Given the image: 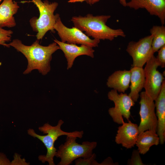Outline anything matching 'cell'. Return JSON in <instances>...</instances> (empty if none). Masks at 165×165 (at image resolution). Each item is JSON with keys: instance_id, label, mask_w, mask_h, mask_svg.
<instances>
[{"instance_id": "1", "label": "cell", "mask_w": 165, "mask_h": 165, "mask_svg": "<svg viewBox=\"0 0 165 165\" xmlns=\"http://www.w3.org/2000/svg\"><path fill=\"white\" fill-rule=\"evenodd\" d=\"M37 40L31 46H26L23 44L21 40L15 39L9 44L14 47L17 51L21 53L26 58L28 61L27 69L23 72L24 74L31 72L37 69L43 75H46L50 70V62L52 55L59 47L55 42L48 46L41 45Z\"/></svg>"}, {"instance_id": "2", "label": "cell", "mask_w": 165, "mask_h": 165, "mask_svg": "<svg viewBox=\"0 0 165 165\" xmlns=\"http://www.w3.org/2000/svg\"><path fill=\"white\" fill-rule=\"evenodd\" d=\"M110 17V15L94 16L89 13L83 16H73L71 21L74 27L94 39L112 41L118 36L125 37L126 35L122 29H113L106 25Z\"/></svg>"}, {"instance_id": "3", "label": "cell", "mask_w": 165, "mask_h": 165, "mask_svg": "<svg viewBox=\"0 0 165 165\" xmlns=\"http://www.w3.org/2000/svg\"><path fill=\"white\" fill-rule=\"evenodd\" d=\"M64 122L61 119L58 121L57 125L53 126L49 123H45L42 126L39 127L38 129L43 134H47L45 135H41L36 134L32 129L28 130V134L34 138H37L44 144L47 149L46 155H40L38 157L39 160L42 163L47 162L49 165H54L53 158L57 152V150L54 147V144L58 138L62 135L74 136L80 138H82L84 134L82 130L68 132L62 130L61 127Z\"/></svg>"}, {"instance_id": "4", "label": "cell", "mask_w": 165, "mask_h": 165, "mask_svg": "<svg viewBox=\"0 0 165 165\" xmlns=\"http://www.w3.org/2000/svg\"><path fill=\"white\" fill-rule=\"evenodd\" d=\"M27 2H33L38 8L40 15L38 18L33 17L30 22L33 30L37 32L36 36L38 40L42 39L46 33L51 30L54 31V26L59 14H54L58 4L56 2H49L47 0H31Z\"/></svg>"}, {"instance_id": "5", "label": "cell", "mask_w": 165, "mask_h": 165, "mask_svg": "<svg viewBox=\"0 0 165 165\" xmlns=\"http://www.w3.org/2000/svg\"><path fill=\"white\" fill-rule=\"evenodd\" d=\"M77 138L67 136L66 141L59 146L55 156L61 159L57 165H69L79 158H87L92 155L97 142L85 141L79 144L76 141Z\"/></svg>"}, {"instance_id": "6", "label": "cell", "mask_w": 165, "mask_h": 165, "mask_svg": "<svg viewBox=\"0 0 165 165\" xmlns=\"http://www.w3.org/2000/svg\"><path fill=\"white\" fill-rule=\"evenodd\" d=\"M144 69L145 92L155 101L158 96L164 80L163 75L157 70L160 66L156 57L152 55L146 62Z\"/></svg>"}, {"instance_id": "7", "label": "cell", "mask_w": 165, "mask_h": 165, "mask_svg": "<svg viewBox=\"0 0 165 165\" xmlns=\"http://www.w3.org/2000/svg\"><path fill=\"white\" fill-rule=\"evenodd\" d=\"M54 29L61 39V42L69 44H80L91 47L98 46L100 40L91 39L82 31L75 27L68 28L61 21L60 15L56 20Z\"/></svg>"}, {"instance_id": "8", "label": "cell", "mask_w": 165, "mask_h": 165, "mask_svg": "<svg viewBox=\"0 0 165 165\" xmlns=\"http://www.w3.org/2000/svg\"><path fill=\"white\" fill-rule=\"evenodd\" d=\"M108 97L115 105L114 107L110 108L108 110L113 121L118 124H122L123 120V117L128 120L130 116L131 108L135 104L131 97L124 93L119 94L114 89L108 92Z\"/></svg>"}, {"instance_id": "9", "label": "cell", "mask_w": 165, "mask_h": 165, "mask_svg": "<svg viewBox=\"0 0 165 165\" xmlns=\"http://www.w3.org/2000/svg\"><path fill=\"white\" fill-rule=\"evenodd\" d=\"M139 114L141 121L138 126L139 133L148 130L157 133L158 120L155 112L154 101L145 91L141 93Z\"/></svg>"}, {"instance_id": "10", "label": "cell", "mask_w": 165, "mask_h": 165, "mask_svg": "<svg viewBox=\"0 0 165 165\" xmlns=\"http://www.w3.org/2000/svg\"><path fill=\"white\" fill-rule=\"evenodd\" d=\"M152 35L140 39L137 42H130L126 51L133 60L132 67H143L153 55L152 47Z\"/></svg>"}, {"instance_id": "11", "label": "cell", "mask_w": 165, "mask_h": 165, "mask_svg": "<svg viewBox=\"0 0 165 165\" xmlns=\"http://www.w3.org/2000/svg\"><path fill=\"white\" fill-rule=\"evenodd\" d=\"M126 6L135 10L145 9L152 15L157 16L162 25L165 22V0H130Z\"/></svg>"}, {"instance_id": "12", "label": "cell", "mask_w": 165, "mask_h": 165, "mask_svg": "<svg viewBox=\"0 0 165 165\" xmlns=\"http://www.w3.org/2000/svg\"><path fill=\"white\" fill-rule=\"evenodd\" d=\"M122 125L118 128L115 141L127 149L134 147L139 134L138 126L129 120L128 123L122 121Z\"/></svg>"}, {"instance_id": "13", "label": "cell", "mask_w": 165, "mask_h": 165, "mask_svg": "<svg viewBox=\"0 0 165 165\" xmlns=\"http://www.w3.org/2000/svg\"><path fill=\"white\" fill-rule=\"evenodd\" d=\"M58 45L59 49L64 53L67 61V69L71 68L75 59L78 57L86 55L93 58L94 50L92 47L84 45L78 46L75 44H69L60 41L56 39L54 40Z\"/></svg>"}, {"instance_id": "14", "label": "cell", "mask_w": 165, "mask_h": 165, "mask_svg": "<svg viewBox=\"0 0 165 165\" xmlns=\"http://www.w3.org/2000/svg\"><path fill=\"white\" fill-rule=\"evenodd\" d=\"M155 101L156 113L158 120L157 134L160 143L163 144L165 141V81L163 82L160 92Z\"/></svg>"}, {"instance_id": "15", "label": "cell", "mask_w": 165, "mask_h": 165, "mask_svg": "<svg viewBox=\"0 0 165 165\" xmlns=\"http://www.w3.org/2000/svg\"><path fill=\"white\" fill-rule=\"evenodd\" d=\"M19 7L13 0H3L0 5V27H13L16 25L13 15Z\"/></svg>"}, {"instance_id": "16", "label": "cell", "mask_w": 165, "mask_h": 165, "mask_svg": "<svg viewBox=\"0 0 165 165\" xmlns=\"http://www.w3.org/2000/svg\"><path fill=\"white\" fill-rule=\"evenodd\" d=\"M131 76L130 70H118L109 76L107 85L118 92L124 93L129 87Z\"/></svg>"}, {"instance_id": "17", "label": "cell", "mask_w": 165, "mask_h": 165, "mask_svg": "<svg viewBox=\"0 0 165 165\" xmlns=\"http://www.w3.org/2000/svg\"><path fill=\"white\" fill-rule=\"evenodd\" d=\"M130 71V92L128 95L135 102L138 101L140 96L139 93L144 87L145 75L143 67H132Z\"/></svg>"}, {"instance_id": "18", "label": "cell", "mask_w": 165, "mask_h": 165, "mask_svg": "<svg viewBox=\"0 0 165 165\" xmlns=\"http://www.w3.org/2000/svg\"><path fill=\"white\" fill-rule=\"evenodd\" d=\"M160 143V138L156 132L148 130L139 134L135 145L141 154L144 155L153 145H157Z\"/></svg>"}, {"instance_id": "19", "label": "cell", "mask_w": 165, "mask_h": 165, "mask_svg": "<svg viewBox=\"0 0 165 165\" xmlns=\"http://www.w3.org/2000/svg\"><path fill=\"white\" fill-rule=\"evenodd\" d=\"M150 32L152 36V47L154 53L165 45V27L163 25L153 26Z\"/></svg>"}, {"instance_id": "20", "label": "cell", "mask_w": 165, "mask_h": 165, "mask_svg": "<svg viewBox=\"0 0 165 165\" xmlns=\"http://www.w3.org/2000/svg\"><path fill=\"white\" fill-rule=\"evenodd\" d=\"M96 155L95 153H93L89 157L83 158H79L75 160V165H98V163L95 160Z\"/></svg>"}, {"instance_id": "21", "label": "cell", "mask_w": 165, "mask_h": 165, "mask_svg": "<svg viewBox=\"0 0 165 165\" xmlns=\"http://www.w3.org/2000/svg\"><path fill=\"white\" fill-rule=\"evenodd\" d=\"M13 32L11 30H6L0 27V44L8 47L7 42L11 41Z\"/></svg>"}, {"instance_id": "22", "label": "cell", "mask_w": 165, "mask_h": 165, "mask_svg": "<svg viewBox=\"0 0 165 165\" xmlns=\"http://www.w3.org/2000/svg\"><path fill=\"white\" fill-rule=\"evenodd\" d=\"M140 154V153L138 150H134L132 154L131 158L128 160L127 164L130 165H145L143 163Z\"/></svg>"}, {"instance_id": "23", "label": "cell", "mask_w": 165, "mask_h": 165, "mask_svg": "<svg viewBox=\"0 0 165 165\" xmlns=\"http://www.w3.org/2000/svg\"><path fill=\"white\" fill-rule=\"evenodd\" d=\"M158 54L156 58L160 66L162 68L165 67V45L161 47L158 51Z\"/></svg>"}, {"instance_id": "24", "label": "cell", "mask_w": 165, "mask_h": 165, "mask_svg": "<svg viewBox=\"0 0 165 165\" xmlns=\"http://www.w3.org/2000/svg\"><path fill=\"white\" fill-rule=\"evenodd\" d=\"M100 0H69L68 1L69 3H74L76 2H86V3L90 5L93 4L98 2ZM120 4L124 7L126 6L127 3V0H119Z\"/></svg>"}, {"instance_id": "25", "label": "cell", "mask_w": 165, "mask_h": 165, "mask_svg": "<svg viewBox=\"0 0 165 165\" xmlns=\"http://www.w3.org/2000/svg\"><path fill=\"white\" fill-rule=\"evenodd\" d=\"M11 165V162L5 154L0 153V165Z\"/></svg>"}, {"instance_id": "26", "label": "cell", "mask_w": 165, "mask_h": 165, "mask_svg": "<svg viewBox=\"0 0 165 165\" xmlns=\"http://www.w3.org/2000/svg\"><path fill=\"white\" fill-rule=\"evenodd\" d=\"M114 163L113 162V160L112 158L109 157L107 158L106 159L104 160L101 163H98V165H116V163Z\"/></svg>"}, {"instance_id": "27", "label": "cell", "mask_w": 165, "mask_h": 165, "mask_svg": "<svg viewBox=\"0 0 165 165\" xmlns=\"http://www.w3.org/2000/svg\"><path fill=\"white\" fill-rule=\"evenodd\" d=\"M2 0H0V2L2 1Z\"/></svg>"}]
</instances>
